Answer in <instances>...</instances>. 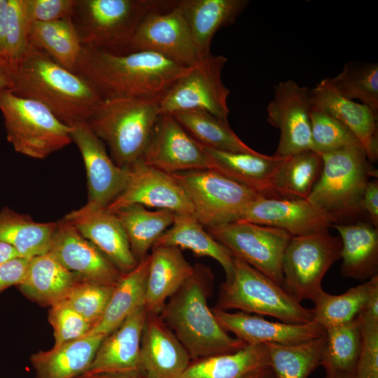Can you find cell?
<instances>
[{
  "label": "cell",
  "mask_w": 378,
  "mask_h": 378,
  "mask_svg": "<svg viewBox=\"0 0 378 378\" xmlns=\"http://www.w3.org/2000/svg\"><path fill=\"white\" fill-rule=\"evenodd\" d=\"M64 220L74 225L103 253L122 273L132 270L138 264L126 232L118 216L106 209L83 206L67 214Z\"/></svg>",
  "instance_id": "cell-22"
},
{
  "label": "cell",
  "mask_w": 378,
  "mask_h": 378,
  "mask_svg": "<svg viewBox=\"0 0 378 378\" xmlns=\"http://www.w3.org/2000/svg\"><path fill=\"white\" fill-rule=\"evenodd\" d=\"M171 174L186 191L193 215L206 228L239 220L250 203L263 196L213 169Z\"/></svg>",
  "instance_id": "cell-9"
},
{
  "label": "cell",
  "mask_w": 378,
  "mask_h": 378,
  "mask_svg": "<svg viewBox=\"0 0 378 378\" xmlns=\"http://www.w3.org/2000/svg\"><path fill=\"white\" fill-rule=\"evenodd\" d=\"M114 214L128 238L134 257L139 262L148 255L157 239L174 223L176 213L167 209L150 211L140 204H132Z\"/></svg>",
  "instance_id": "cell-36"
},
{
  "label": "cell",
  "mask_w": 378,
  "mask_h": 378,
  "mask_svg": "<svg viewBox=\"0 0 378 378\" xmlns=\"http://www.w3.org/2000/svg\"><path fill=\"white\" fill-rule=\"evenodd\" d=\"M206 229L233 257L246 262L282 286V262L292 237L290 234L281 229L242 220Z\"/></svg>",
  "instance_id": "cell-11"
},
{
  "label": "cell",
  "mask_w": 378,
  "mask_h": 378,
  "mask_svg": "<svg viewBox=\"0 0 378 378\" xmlns=\"http://www.w3.org/2000/svg\"><path fill=\"white\" fill-rule=\"evenodd\" d=\"M149 263L150 255L148 254L132 270L122 274L104 314L88 334L106 337L136 310L145 306Z\"/></svg>",
  "instance_id": "cell-31"
},
{
  "label": "cell",
  "mask_w": 378,
  "mask_h": 378,
  "mask_svg": "<svg viewBox=\"0 0 378 378\" xmlns=\"http://www.w3.org/2000/svg\"><path fill=\"white\" fill-rule=\"evenodd\" d=\"M13 73V69L9 62L0 55V91L10 89Z\"/></svg>",
  "instance_id": "cell-52"
},
{
  "label": "cell",
  "mask_w": 378,
  "mask_h": 378,
  "mask_svg": "<svg viewBox=\"0 0 378 378\" xmlns=\"http://www.w3.org/2000/svg\"><path fill=\"white\" fill-rule=\"evenodd\" d=\"M260 371L252 373V374L248 375L247 377H246L245 378H258V374L260 372Z\"/></svg>",
  "instance_id": "cell-57"
},
{
  "label": "cell",
  "mask_w": 378,
  "mask_h": 378,
  "mask_svg": "<svg viewBox=\"0 0 378 378\" xmlns=\"http://www.w3.org/2000/svg\"><path fill=\"white\" fill-rule=\"evenodd\" d=\"M212 160V169L246 186L267 197H274L271 178L284 158L260 153L218 150L204 146Z\"/></svg>",
  "instance_id": "cell-30"
},
{
  "label": "cell",
  "mask_w": 378,
  "mask_h": 378,
  "mask_svg": "<svg viewBox=\"0 0 378 378\" xmlns=\"http://www.w3.org/2000/svg\"><path fill=\"white\" fill-rule=\"evenodd\" d=\"M322 166L321 155L314 150L284 158L270 181L274 197L307 200L319 178Z\"/></svg>",
  "instance_id": "cell-37"
},
{
  "label": "cell",
  "mask_w": 378,
  "mask_h": 378,
  "mask_svg": "<svg viewBox=\"0 0 378 378\" xmlns=\"http://www.w3.org/2000/svg\"><path fill=\"white\" fill-rule=\"evenodd\" d=\"M233 264L232 276L222 284L215 308L270 316L287 323L313 321V309L303 307L282 286L234 257Z\"/></svg>",
  "instance_id": "cell-6"
},
{
  "label": "cell",
  "mask_w": 378,
  "mask_h": 378,
  "mask_svg": "<svg viewBox=\"0 0 378 378\" xmlns=\"http://www.w3.org/2000/svg\"><path fill=\"white\" fill-rule=\"evenodd\" d=\"M326 335L321 360L326 375L354 374L362 346L358 316L345 325L326 329Z\"/></svg>",
  "instance_id": "cell-39"
},
{
  "label": "cell",
  "mask_w": 378,
  "mask_h": 378,
  "mask_svg": "<svg viewBox=\"0 0 378 378\" xmlns=\"http://www.w3.org/2000/svg\"><path fill=\"white\" fill-rule=\"evenodd\" d=\"M149 51L192 66L200 57L188 27L173 1L148 13L137 28L127 52Z\"/></svg>",
  "instance_id": "cell-14"
},
{
  "label": "cell",
  "mask_w": 378,
  "mask_h": 378,
  "mask_svg": "<svg viewBox=\"0 0 378 378\" xmlns=\"http://www.w3.org/2000/svg\"><path fill=\"white\" fill-rule=\"evenodd\" d=\"M248 3V0L173 1L188 27L200 58L211 53L215 33L232 24Z\"/></svg>",
  "instance_id": "cell-25"
},
{
  "label": "cell",
  "mask_w": 378,
  "mask_h": 378,
  "mask_svg": "<svg viewBox=\"0 0 378 378\" xmlns=\"http://www.w3.org/2000/svg\"><path fill=\"white\" fill-rule=\"evenodd\" d=\"M49 252L81 281L115 286L123 274L63 218L57 222Z\"/></svg>",
  "instance_id": "cell-19"
},
{
  "label": "cell",
  "mask_w": 378,
  "mask_h": 378,
  "mask_svg": "<svg viewBox=\"0 0 378 378\" xmlns=\"http://www.w3.org/2000/svg\"><path fill=\"white\" fill-rule=\"evenodd\" d=\"M30 46L48 55L65 69L75 72L83 44L71 18L29 25Z\"/></svg>",
  "instance_id": "cell-34"
},
{
  "label": "cell",
  "mask_w": 378,
  "mask_h": 378,
  "mask_svg": "<svg viewBox=\"0 0 378 378\" xmlns=\"http://www.w3.org/2000/svg\"><path fill=\"white\" fill-rule=\"evenodd\" d=\"M211 311L225 332L234 334L246 344H297L326 333L325 328L314 321L293 324L272 322L259 316L242 312L232 313L215 307L211 308Z\"/></svg>",
  "instance_id": "cell-21"
},
{
  "label": "cell",
  "mask_w": 378,
  "mask_h": 378,
  "mask_svg": "<svg viewBox=\"0 0 378 378\" xmlns=\"http://www.w3.org/2000/svg\"><path fill=\"white\" fill-rule=\"evenodd\" d=\"M114 288L80 281L63 300L93 326L104 314Z\"/></svg>",
  "instance_id": "cell-44"
},
{
  "label": "cell",
  "mask_w": 378,
  "mask_h": 378,
  "mask_svg": "<svg viewBox=\"0 0 378 378\" xmlns=\"http://www.w3.org/2000/svg\"><path fill=\"white\" fill-rule=\"evenodd\" d=\"M126 168V186L106 211L115 213L121 208L140 204L176 214H193L192 205L186 191L171 174L146 164L141 158Z\"/></svg>",
  "instance_id": "cell-16"
},
{
  "label": "cell",
  "mask_w": 378,
  "mask_h": 378,
  "mask_svg": "<svg viewBox=\"0 0 378 378\" xmlns=\"http://www.w3.org/2000/svg\"><path fill=\"white\" fill-rule=\"evenodd\" d=\"M30 258L18 257L0 263V293L22 282Z\"/></svg>",
  "instance_id": "cell-49"
},
{
  "label": "cell",
  "mask_w": 378,
  "mask_h": 378,
  "mask_svg": "<svg viewBox=\"0 0 378 378\" xmlns=\"http://www.w3.org/2000/svg\"><path fill=\"white\" fill-rule=\"evenodd\" d=\"M311 89L293 80L280 81L274 88V97L267 107V121L280 131L273 155L286 158L313 150L310 113Z\"/></svg>",
  "instance_id": "cell-13"
},
{
  "label": "cell",
  "mask_w": 378,
  "mask_h": 378,
  "mask_svg": "<svg viewBox=\"0 0 378 378\" xmlns=\"http://www.w3.org/2000/svg\"><path fill=\"white\" fill-rule=\"evenodd\" d=\"M105 337L85 336L30 356L36 378H78L89 368Z\"/></svg>",
  "instance_id": "cell-28"
},
{
  "label": "cell",
  "mask_w": 378,
  "mask_h": 378,
  "mask_svg": "<svg viewBox=\"0 0 378 378\" xmlns=\"http://www.w3.org/2000/svg\"><path fill=\"white\" fill-rule=\"evenodd\" d=\"M48 319L53 329V346L80 339L85 336L92 327L64 300L50 307Z\"/></svg>",
  "instance_id": "cell-46"
},
{
  "label": "cell",
  "mask_w": 378,
  "mask_h": 378,
  "mask_svg": "<svg viewBox=\"0 0 378 378\" xmlns=\"http://www.w3.org/2000/svg\"><path fill=\"white\" fill-rule=\"evenodd\" d=\"M267 367L266 345L247 344L235 352L192 360L182 378H245Z\"/></svg>",
  "instance_id": "cell-33"
},
{
  "label": "cell",
  "mask_w": 378,
  "mask_h": 378,
  "mask_svg": "<svg viewBox=\"0 0 378 378\" xmlns=\"http://www.w3.org/2000/svg\"><path fill=\"white\" fill-rule=\"evenodd\" d=\"M146 284L147 313L160 314L169 300L193 273L181 250L172 246H153Z\"/></svg>",
  "instance_id": "cell-26"
},
{
  "label": "cell",
  "mask_w": 378,
  "mask_h": 378,
  "mask_svg": "<svg viewBox=\"0 0 378 378\" xmlns=\"http://www.w3.org/2000/svg\"><path fill=\"white\" fill-rule=\"evenodd\" d=\"M311 101L313 107L330 115L354 134L370 162L377 160L378 116L368 106L340 95L330 78L321 80L311 89Z\"/></svg>",
  "instance_id": "cell-24"
},
{
  "label": "cell",
  "mask_w": 378,
  "mask_h": 378,
  "mask_svg": "<svg viewBox=\"0 0 378 378\" xmlns=\"http://www.w3.org/2000/svg\"><path fill=\"white\" fill-rule=\"evenodd\" d=\"M161 97L106 99L89 120L87 124L118 167L141 158L160 116Z\"/></svg>",
  "instance_id": "cell-4"
},
{
  "label": "cell",
  "mask_w": 378,
  "mask_h": 378,
  "mask_svg": "<svg viewBox=\"0 0 378 378\" xmlns=\"http://www.w3.org/2000/svg\"><path fill=\"white\" fill-rule=\"evenodd\" d=\"M29 22H50L72 16L75 0H22Z\"/></svg>",
  "instance_id": "cell-48"
},
{
  "label": "cell",
  "mask_w": 378,
  "mask_h": 378,
  "mask_svg": "<svg viewBox=\"0 0 378 378\" xmlns=\"http://www.w3.org/2000/svg\"><path fill=\"white\" fill-rule=\"evenodd\" d=\"M324 378H356L355 374H335V375H326Z\"/></svg>",
  "instance_id": "cell-56"
},
{
  "label": "cell",
  "mask_w": 378,
  "mask_h": 378,
  "mask_svg": "<svg viewBox=\"0 0 378 378\" xmlns=\"http://www.w3.org/2000/svg\"><path fill=\"white\" fill-rule=\"evenodd\" d=\"M330 79L340 95L350 100H360L378 116L377 63L349 61L340 74Z\"/></svg>",
  "instance_id": "cell-42"
},
{
  "label": "cell",
  "mask_w": 378,
  "mask_h": 378,
  "mask_svg": "<svg viewBox=\"0 0 378 378\" xmlns=\"http://www.w3.org/2000/svg\"><path fill=\"white\" fill-rule=\"evenodd\" d=\"M363 211L370 218L371 223L378 227V181H369L364 190L360 202Z\"/></svg>",
  "instance_id": "cell-50"
},
{
  "label": "cell",
  "mask_w": 378,
  "mask_h": 378,
  "mask_svg": "<svg viewBox=\"0 0 378 378\" xmlns=\"http://www.w3.org/2000/svg\"><path fill=\"white\" fill-rule=\"evenodd\" d=\"M213 281L209 267L197 264L191 276L169 298L159 314L192 360L235 352L247 345L225 332L209 308Z\"/></svg>",
  "instance_id": "cell-3"
},
{
  "label": "cell",
  "mask_w": 378,
  "mask_h": 378,
  "mask_svg": "<svg viewBox=\"0 0 378 378\" xmlns=\"http://www.w3.org/2000/svg\"><path fill=\"white\" fill-rule=\"evenodd\" d=\"M0 111L7 140L19 153L44 159L72 143L71 127L37 101L3 90Z\"/></svg>",
  "instance_id": "cell-8"
},
{
  "label": "cell",
  "mask_w": 378,
  "mask_h": 378,
  "mask_svg": "<svg viewBox=\"0 0 378 378\" xmlns=\"http://www.w3.org/2000/svg\"><path fill=\"white\" fill-rule=\"evenodd\" d=\"M8 90L40 102L70 127L88 123L104 100L85 78L30 45L13 71Z\"/></svg>",
  "instance_id": "cell-2"
},
{
  "label": "cell",
  "mask_w": 378,
  "mask_h": 378,
  "mask_svg": "<svg viewBox=\"0 0 378 378\" xmlns=\"http://www.w3.org/2000/svg\"><path fill=\"white\" fill-rule=\"evenodd\" d=\"M7 8L8 0H0V55L4 57L7 32Z\"/></svg>",
  "instance_id": "cell-51"
},
{
  "label": "cell",
  "mask_w": 378,
  "mask_h": 378,
  "mask_svg": "<svg viewBox=\"0 0 378 378\" xmlns=\"http://www.w3.org/2000/svg\"><path fill=\"white\" fill-rule=\"evenodd\" d=\"M171 115L204 146L232 153H258L239 139L228 122L204 111L191 110Z\"/></svg>",
  "instance_id": "cell-38"
},
{
  "label": "cell",
  "mask_w": 378,
  "mask_h": 378,
  "mask_svg": "<svg viewBox=\"0 0 378 378\" xmlns=\"http://www.w3.org/2000/svg\"><path fill=\"white\" fill-rule=\"evenodd\" d=\"M146 378H182L192 360L159 314L147 313L141 341Z\"/></svg>",
  "instance_id": "cell-23"
},
{
  "label": "cell",
  "mask_w": 378,
  "mask_h": 378,
  "mask_svg": "<svg viewBox=\"0 0 378 378\" xmlns=\"http://www.w3.org/2000/svg\"><path fill=\"white\" fill-rule=\"evenodd\" d=\"M310 121L313 150L319 155L361 146L346 127L320 109L312 106Z\"/></svg>",
  "instance_id": "cell-43"
},
{
  "label": "cell",
  "mask_w": 378,
  "mask_h": 378,
  "mask_svg": "<svg viewBox=\"0 0 378 378\" xmlns=\"http://www.w3.org/2000/svg\"><path fill=\"white\" fill-rule=\"evenodd\" d=\"M57 222H36L27 214L8 207L0 211V241L13 247L24 258L50 251Z\"/></svg>",
  "instance_id": "cell-35"
},
{
  "label": "cell",
  "mask_w": 378,
  "mask_h": 378,
  "mask_svg": "<svg viewBox=\"0 0 378 378\" xmlns=\"http://www.w3.org/2000/svg\"><path fill=\"white\" fill-rule=\"evenodd\" d=\"M227 62L211 53L201 57L160 99V113L202 110L228 122L227 98L230 91L223 84L221 72Z\"/></svg>",
  "instance_id": "cell-12"
},
{
  "label": "cell",
  "mask_w": 378,
  "mask_h": 378,
  "mask_svg": "<svg viewBox=\"0 0 378 378\" xmlns=\"http://www.w3.org/2000/svg\"><path fill=\"white\" fill-rule=\"evenodd\" d=\"M321 155L322 169L307 200L337 223L359 214L369 176L375 175L364 149L354 146Z\"/></svg>",
  "instance_id": "cell-7"
},
{
  "label": "cell",
  "mask_w": 378,
  "mask_h": 378,
  "mask_svg": "<svg viewBox=\"0 0 378 378\" xmlns=\"http://www.w3.org/2000/svg\"><path fill=\"white\" fill-rule=\"evenodd\" d=\"M360 321L362 346L354 374L356 378H378V323Z\"/></svg>",
  "instance_id": "cell-47"
},
{
  "label": "cell",
  "mask_w": 378,
  "mask_h": 378,
  "mask_svg": "<svg viewBox=\"0 0 378 378\" xmlns=\"http://www.w3.org/2000/svg\"><path fill=\"white\" fill-rule=\"evenodd\" d=\"M193 214H176L174 220L153 246H172L188 249L197 256L214 258L220 263L226 280L232 276L234 257L230 251L216 241L204 228Z\"/></svg>",
  "instance_id": "cell-32"
},
{
  "label": "cell",
  "mask_w": 378,
  "mask_h": 378,
  "mask_svg": "<svg viewBox=\"0 0 378 378\" xmlns=\"http://www.w3.org/2000/svg\"><path fill=\"white\" fill-rule=\"evenodd\" d=\"M141 159L168 174L213 167L204 146L171 114L160 115Z\"/></svg>",
  "instance_id": "cell-15"
},
{
  "label": "cell",
  "mask_w": 378,
  "mask_h": 378,
  "mask_svg": "<svg viewBox=\"0 0 378 378\" xmlns=\"http://www.w3.org/2000/svg\"><path fill=\"white\" fill-rule=\"evenodd\" d=\"M71 137L81 154L88 183V201L83 207L106 209L124 190L128 171L115 164L104 142L88 124L71 127Z\"/></svg>",
  "instance_id": "cell-17"
},
{
  "label": "cell",
  "mask_w": 378,
  "mask_h": 378,
  "mask_svg": "<svg viewBox=\"0 0 378 378\" xmlns=\"http://www.w3.org/2000/svg\"><path fill=\"white\" fill-rule=\"evenodd\" d=\"M239 220L281 229L292 237L328 230L337 220L307 200L260 196L242 211Z\"/></svg>",
  "instance_id": "cell-18"
},
{
  "label": "cell",
  "mask_w": 378,
  "mask_h": 378,
  "mask_svg": "<svg viewBox=\"0 0 378 378\" xmlns=\"http://www.w3.org/2000/svg\"><path fill=\"white\" fill-rule=\"evenodd\" d=\"M80 281L48 251L30 258L24 277L17 287L29 300L50 307L63 300Z\"/></svg>",
  "instance_id": "cell-27"
},
{
  "label": "cell",
  "mask_w": 378,
  "mask_h": 378,
  "mask_svg": "<svg viewBox=\"0 0 378 378\" xmlns=\"http://www.w3.org/2000/svg\"><path fill=\"white\" fill-rule=\"evenodd\" d=\"M147 312L136 310L99 345L89 368L82 375L144 374L141 341ZM80 375V376H82Z\"/></svg>",
  "instance_id": "cell-20"
},
{
  "label": "cell",
  "mask_w": 378,
  "mask_h": 378,
  "mask_svg": "<svg viewBox=\"0 0 378 378\" xmlns=\"http://www.w3.org/2000/svg\"><path fill=\"white\" fill-rule=\"evenodd\" d=\"M342 242L341 274L368 281L378 274V227L370 222L334 224Z\"/></svg>",
  "instance_id": "cell-29"
},
{
  "label": "cell",
  "mask_w": 378,
  "mask_h": 378,
  "mask_svg": "<svg viewBox=\"0 0 378 378\" xmlns=\"http://www.w3.org/2000/svg\"><path fill=\"white\" fill-rule=\"evenodd\" d=\"M168 0H75L71 20L83 46L127 52L144 18Z\"/></svg>",
  "instance_id": "cell-5"
},
{
  "label": "cell",
  "mask_w": 378,
  "mask_h": 378,
  "mask_svg": "<svg viewBox=\"0 0 378 378\" xmlns=\"http://www.w3.org/2000/svg\"><path fill=\"white\" fill-rule=\"evenodd\" d=\"M78 378H146L144 375L140 374H99L93 375H82Z\"/></svg>",
  "instance_id": "cell-54"
},
{
  "label": "cell",
  "mask_w": 378,
  "mask_h": 378,
  "mask_svg": "<svg viewBox=\"0 0 378 378\" xmlns=\"http://www.w3.org/2000/svg\"><path fill=\"white\" fill-rule=\"evenodd\" d=\"M29 25L22 0H8L4 56L12 66L13 71L29 48Z\"/></svg>",
  "instance_id": "cell-45"
},
{
  "label": "cell",
  "mask_w": 378,
  "mask_h": 378,
  "mask_svg": "<svg viewBox=\"0 0 378 378\" xmlns=\"http://www.w3.org/2000/svg\"><path fill=\"white\" fill-rule=\"evenodd\" d=\"M258 378H276L270 367L264 368L258 374Z\"/></svg>",
  "instance_id": "cell-55"
},
{
  "label": "cell",
  "mask_w": 378,
  "mask_h": 378,
  "mask_svg": "<svg viewBox=\"0 0 378 378\" xmlns=\"http://www.w3.org/2000/svg\"><path fill=\"white\" fill-rule=\"evenodd\" d=\"M326 333L297 344L266 343L269 367L276 378H307L321 365Z\"/></svg>",
  "instance_id": "cell-40"
},
{
  "label": "cell",
  "mask_w": 378,
  "mask_h": 378,
  "mask_svg": "<svg viewBox=\"0 0 378 378\" xmlns=\"http://www.w3.org/2000/svg\"><path fill=\"white\" fill-rule=\"evenodd\" d=\"M191 68L153 52L118 54L83 46L75 72L106 99L161 97Z\"/></svg>",
  "instance_id": "cell-1"
},
{
  "label": "cell",
  "mask_w": 378,
  "mask_h": 378,
  "mask_svg": "<svg viewBox=\"0 0 378 378\" xmlns=\"http://www.w3.org/2000/svg\"><path fill=\"white\" fill-rule=\"evenodd\" d=\"M22 257L11 246L0 241V263Z\"/></svg>",
  "instance_id": "cell-53"
},
{
  "label": "cell",
  "mask_w": 378,
  "mask_h": 378,
  "mask_svg": "<svg viewBox=\"0 0 378 378\" xmlns=\"http://www.w3.org/2000/svg\"><path fill=\"white\" fill-rule=\"evenodd\" d=\"M342 242L328 230L292 237L285 251L282 288L296 301L314 302L323 290V276L340 259Z\"/></svg>",
  "instance_id": "cell-10"
},
{
  "label": "cell",
  "mask_w": 378,
  "mask_h": 378,
  "mask_svg": "<svg viewBox=\"0 0 378 378\" xmlns=\"http://www.w3.org/2000/svg\"><path fill=\"white\" fill-rule=\"evenodd\" d=\"M377 276L340 295H331L323 290L313 302V321L326 330L354 320L363 310Z\"/></svg>",
  "instance_id": "cell-41"
}]
</instances>
